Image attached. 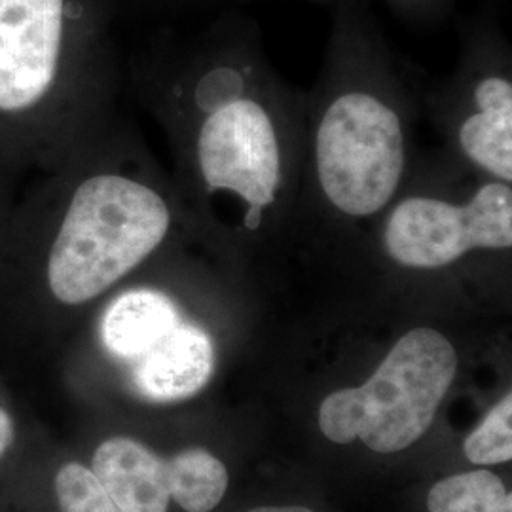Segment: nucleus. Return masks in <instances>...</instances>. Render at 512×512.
Returning <instances> with one entry per match:
<instances>
[{"instance_id":"6","label":"nucleus","mask_w":512,"mask_h":512,"mask_svg":"<svg viewBox=\"0 0 512 512\" xmlns=\"http://www.w3.org/2000/svg\"><path fill=\"white\" fill-rule=\"evenodd\" d=\"M442 135L440 154L475 175L512 184V55L492 19H476L452 76L423 97Z\"/></svg>"},{"instance_id":"15","label":"nucleus","mask_w":512,"mask_h":512,"mask_svg":"<svg viewBox=\"0 0 512 512\" xmlns=\"http://www.w3.org/2000/svg\"><path fill=\"white\" fill-rule=\"evenodd\" d=\"M391 10L416 23H431L448 14L458 0H385Z\"/></svg>"},{"instance_id":"11","label":"nucleus","mask_w":512,"mask_h":512,"mask_svg":"<svg viewBox=\"0 0 512 512\" xmlns=\"http://www.w3.org/2000/svg\"><path fill=\"white\" fill-rule=\"evenodd\" d=\"M169 494L186 512L217 509L228 490V471L220 459L203 448L183 450L167 459Z\"/></svg>"},{"instance_id":"4","label":"nucleus","mask_w":512,"mask_h":512,"mask_svg":"<svg viewBox=\"0 0 512 512\" xmlns=\"http://www.w3.org/2000/svg\"><path fill=\"white\" fill-rule=\"evenodd\" d=\"M179 211L160 188L116 171L76 186L48 260V283L67 306L92 302L173 238ZM194 224V222H192Z\"/></svg>"},{"instance_id":"18","label":"nucleus","mask_w":512,"mask_h":512,"mask_svg":"<svg viewBox=\"0 0 512 512\" xmlns=\"http://www.w3.org/2000/svg\"><path fill=\"white\" fill-rule=\"evenodd\" d=\"M317 2H332V4H334L336 0H317Z\"/></svg>"},{"instance_id":"10","label":"nucleus","mask_w":512,"mask_h":512,"mask_svg":"<svg viewBox=\"0 0 512 512\" xmlns=\"http://www.w3.org/2000/svg\"><path fill=\"white\" fill-rule=\"evenodd\" d=\"M186 319L171 294L139 287L116 296L101 319V342L110 357L133 365Z\"/></svg>"},{"instance_id":"13","label":"nucleus","mask_w":512,"mask_h":512,"mask_svg":"<svg viewBox=\"0 0 512 512\" xmlns=\"http://www.w3.org/2000/svg\"><path fill=\"white\" fill-rule=\"evenodd\" d=\"M475 465H497L512 458V395L507 393L463 444Z\"/></svg>"},{"instance_id":"12","label":"nucleus","mask_w":512,"mask_h":512,"mask_svg":"<svg viewBox=\"0 0 512 512\" xmlns=\"http://www.w3.org/2000/svg\"><path fill=\"white\" fill-rule=\"evenodd\" d=\"M429 512H512V497L499 476L478 469L437 482L427 495Z\"/></svg>"},{"instance_id":"8","label":"nucleus","mask_w":512,"mask_h":512,"mask_svg":"<svg viewBox=\"0 0 512 512\" xmlns=\"http://www.w3.org/2000/svg\"><path fill=\"white\" fill-rule=\"evenodd\" d=\"M215 370V336L188 317L131 365L137 391L154 403H177L198 395Z\"/></svg>"},{"instance_id":"16","label":"nucleus","mask_w":512,"mask_h":512,"mask_svg":"<svg viewBox=\"0 0 512 512\" xmlns=\"http://www.w3.org/2000/svg\"><path fill=\"white\" fill-rule=\"evenodd\" d=\"M14 440V423L12 418L0 408V458L6 454Z\"/></svg>"},{"instance_id":"2","label":"nucleus","mask_w":512,"mask_h":512,"mask_svg":"<svg viewBox=\"0 0 512 512\" xmlns=\"http://www.w3.org/2000/svg\"><path fill=\"white\" fill-rule=\"evenodd\" d=\"M423 97L363 0H336L321 73L304 93L298 247L363 258L420 160Z\"/></svg>"},{"instance_id":"7","label":"nucleus","mask_w":512,"mask_h":512,"mask_svg":"<svg viewBox=\"0 0 512 512\" xmlns=\"http://www.w3.org/2000/svg\"><path fill=\"white\" fill-rule=\"evenodd\" d=\"M65 0H0V110L33 107L54 84Z\"/></svg>"},{"instance_id":"14","label":"nucleus","mask_w":512,"mask_h":512,"mask_svg":"<svg viewBox=\"0 0 512 512\" xmlns=\"http://www.w3.org/2000/svg\"><path fill=\"white\" fill-rule=\"evenodd\" d=\"M55 495L61 512H122L92 471L80 463H67L57 471Z\"/></svg>"},{"instance_id":"1","label":"nucleus","mask_w":512,"mask_h":512,"mask_svg":"<svg viewBox=\"0 0 512 512\" xmlns=\"http://www.w3.org/2000/svg\"><path fill=\"white\" fill-rule=\"evenodd\" d=\"M190 203L228 262L298 247L304 93L268 59L255 19L222 14L171 86Z\"/></svg>"},{"instance_id":"3","label":"nucleus","mask_w":512,"mask_h":512,"mask_svg":"<svg viewBox=\"0 0 512 512\" xmlns=\"http://www.w3.org/2000/svg\"><path fill=\"white\" fill-rule=\"evenodd\" d=\"M511 253L512 184L475 175L439 152L421 154L363 258L399 274L435 275L507 262Z\"/></svg>"},{"instance_id":"9","label":"nucleus","mask_w":512,"mask_h":512,"mask_svg":"<svg viewBox=\"0 0 512 512\" xmlns=\"http://www.w3.org/2000/svg\"><path fill=\"white\" fill-rule=\"evenodd\" d=\"M92 473L122 512H167L169 463L137 440H105L93 454Z\"/></svg>"},{"instance_id":"5","label":"nucleus","mask_w":512,"mask_h":512,"mask_svg":"<svg viewBox=\"0 0 512 512\" xmlns=\"http://www.w3.org/2000/svg\"><path fill=\"white\" fill-rule=\"evenodd\" d=\"M459 370L454 340L433 325H412L359 387L330 393L319 408L327 439H361L380 454L406 450L429 431Z\"/></svg>"},{"instance_id":"17","label":"nucleus","mask_w":512,"mask_h":512,"mask_svg":"<svg viewBox=\"0 0 512 512\" xmlns=\"http://www.w3.org/2000/svg\"><path fill=\"white\" fill-rule=\"evenodd\" d=\"M249 512H313L306 507H260Z\"/></svg>"}]
</instances>
